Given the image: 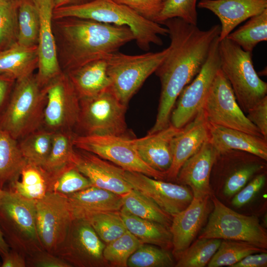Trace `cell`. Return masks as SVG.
Segmentation results:
<instances>
[{
	"mask_svg": "<svg viewBox=\"0 0 267 267\" xmlns=\"http://www.w3.org/2000/svg\"><path fill=\"white\" fill-rule=\"evenodd\" d=\"M219 37L213 41L200 71L183 88L176 101L171 114L170 124L177 129L183 127L203 108L215 77L220 69Z\"/></svg>",
	"mask_w": 267,
	"mask_h": 267,
	"instance_id": "obj_12",
	"label": "cell"
},
{
	"mask_svg": "<svg viewBox=\"0 0 267 267\" xmlns=\"http://www.w3.org/2000/svg\"><path fill=\"white\" fill-rule=\"evenodd\" d=\"M58 58L63 71L105 58L134 40L129 27L75 17L53 20Z\"/></svg>",
	"mask_w": 267,
	"mask_h": 267,
	"instance_id": "obj_2",
	"label": "cell"
},
{
	"mask_svg": "<svg viewBox=\"0 0 267 267\" xmlns=\"http://www.w3.org/2000/svg\"><path fill=\"white\" fill-rule=\"evenodd\" d=\"M174 265L172 255L158 246L142 244L130 257L129 267H170Z\"/></svg>",
	"mask_w": 267,
	"mask_h": 267,
	"instance_id": "obj_40",
	"label": "cell"
},
{
	"mask_svg": "<svg viewBox=\"0 0 267 267\" xmlns=\"http://www.w3.org/2000/svg\"><path fill=\"white\" fill-rule=\"evenodd\" d=\"M85 220L89 222L105 244L120 237L127 231L119 211L96 213Z\"/></svg>",
	"mask_w": 267,
	"mask_h": 267,
	"instance_id": "obj_38",
	"label": "cell"
},
{
	"mask_svg": "<svg viewBox=\"0 0 267 267\" xmlns=\"http://www.w3.org/2000/svg\"><path fill=\"white\" fill-rule=\"evenodd\" d=\"M247 113L248 119L267 140V96L251 108Z\"/></svg>",
	"mask_w": 267,
	"mask_h": 267,
	"instance_id": "obj_48",
	"label": "cell"
},
{
	"mask_svg": "<svg viewBox=\"0 0 267 267\" xmlns=\"http://www.w3.org/2000/svg\"><path fill=\"white\" fill-rule=\"evenodd\" d=\"M45 88L43 127L53 132L72 131L78 121L80 98L67 74L63 71Z\"/></svg>",
	"mask_w": 267,
	"mask_h": 267,
	"instance_id": "obj_15",
	"label": "cell"
},
{
	"mask_svg": "<svg viewBox=\"0 0 267 267\" xmlns=\"http://www.w3.org/2000/svg\"><path fill=\"white\" fill-rule=\"evenodd\" d=\"M263 252H267V250L247 242L222 239L207 266L230 267L248 255Z\"/></svg>",
	"mask_w": 267,
	"mask_h": 267,
	"instance_id": "obj_36",
	"label": "cell"
},
{
	"mask_svg": "<svg viewBox=\"0 0 267 267\" xmlns=\"http://www.w3.org/2000/svg\"><path fill=\"white\" fill-rule=\"evenodd\" d=\"M0 228L10 248L26 258L44 250L37 230L36 201L7 188L0 198Z\"/></svg>",
	"mask_w": 267,
	"mask_h": 267,
	"instance_id": "obj_5",
	"label": "cell"
},
{
	"mask_svg": "<svg viewBox=\"0 0 267 267\" xmlns=\"http://www.w3.org/2000/svg\"><path fill=\"white\" fill-rule=\"evenodd\" d=\"M46 99V88L36 74L16 81L0 114V128L18 140L42 128Z\"/></svg>",
	"mask_w": 267,
	"mask_h": 267,
	"instance_id": "obj_4",
	"label": "cell"
},
{
	"mask_svg": "<svg viewBox=\"0 0 267 267\" xmlns=\"http://www.w3.org/2000/svg\"><path fill=\"white\" fill-rule=\"evenodd\" d=\"M226 37L244 50L252 53L257 44L267 41V9L249 18Z\"/></svg>",
	"mask_w": 267,
	"mask_h": 267,
	"instance_id": "obj_34",
	"label": "cell"
},
{
	"mask_svg": "<svg viewBox=\"0 0 267 267\" xmlns=\"http://www.w3.org/2000/svg\"><path fill=\"white\" fill-rule=\"evenodd\" d=\"M169 52V47L157 52L128 55L116 51L105 59L111 89L117 98L127 105L143 83L155 72Z\"/></svg>",
	"mask_w": 267,
	"mask_h": 267,
	"instance_id": "obj_7",
	"label": "cell"
},
{
	"mask_svg": "<svg viewBox=\"0 0 267 267\" xmlns=\"http://www.w3.org/2000/svg\"></svg>",
	"mask_w": 267,
	"mask_h": 267,
	"instance_id": "obj_57",
	"label": "cell"
},
{
	"mask_svg": "<svg viewBox=\"0 0 267 267\" xmlns=\"http://www.w3.org/2000/svg\"><path fill=\"white\" fill-rule=\"evenodd\" d=\"M92 186L89 179L79 171L73 164L57 174L51 181L49 191L68 195Z\"/></svg>",
	"mask_w": 267,
	"mask_h": 267,
	"instance_id": "obj_42",
	"label": "cell"
},
{
	"mask_svg": "<svg viewBox=\"0 0 267 267\" xmlns=\"http://www.w3.org/2000/svg\"><path fill=\"white\" fill-rule=\"evenodd\" d=\"M222 239L198 238L178 258L176 267H204L217 251Z\"/></svg>",
	"mask_w": 267,
	"mask_h": 267,
	"instance_id": "obj_37",
	"label": "cell"
},
{
	"mask_svg": "<svg viewBox=\"0 0 267 267\" xmlns=\"http://www.w3.org/2000/svg\"><path fill=\"white\" fill-rule=\"evenodd\" d=\"M267 266V252L247 255L230 267H266Z\"/></svg>",
	"mask_w": 267,
	"mask_h": 267,
	"instance_id": "obj_49",
	"label": "cell"
},
{
	"mask_svg": "<svg viewBox=\"0 0 267 267\" xmlns=\"http://www.w3.org/2000/svg\"><path fill=\"white\" fill-rule=\"evenodd\" d=\"M161 25L168 29L171 43L168 55L155 72L161 82V93L155 122L148 134L169 126L179 94L200 71L221 32L219 24L203 30L178 18L167 19Z\"/></svg>",
	"mask_w": 267,
	"mask_h": 267,
	"instance_id": "obj_1",
	"label": "cell"
},
{
	"mask_svg": "<svg viewBox=\"0 0 267 267\" xmlns=\"http://www.w3.org/2000/svg\"><path fill=\"white\" fill-rule=\"evenodd\" d=\"M197 7L210 10L219 18L220 41L240 23L267 9V0H201Z\"/></svg>",
	"mask_w": 267,
	"mask_h": 267,
	"instance_id": "obj_22",
	"label": "cell"
},
{
	"mask_svg": "<svg viewBox=\"0 0 267 267\" xmlns=\"http://www.w3.org/2000/svg\"><path fill=\"white\" fill-rule=\"evenodd\" d=\"M1 262H0V267H1Z\"/></svg>",
	"mask_w": 267,
	"mask_h": 267,
	"instance_id": "obj_56",
	"label": "cell"
},
{
	"mask_svg": "<svg viewBox=\"0 0 267 267\" xmlns=\"http://www.w3.org/2000/svg\"><path fill=\"white\" fill-rule=\"evenodd\" d=\"M210 199L213 211L198 238L242 241L267 249V234L255 216L240 214L228 208L214 194Z\"/></svg>",
	"mask_w": 267,
	"mask_h": 267,
	"instance_id": "obj_8",
	"label": "cell"
},
{
	"mask_svg": "<svg viewBox=\"0 0 267 267\" xmlns=\"http://www.w3.org/2000/svg\"><path fill=\"white\" fill-rule=\"evenodd\" d=\"M74 219H86L100 212L120 211L122 195L93 186L66 195Z\"/></svg>",
	"mask_w": 267,
	"mask_h": 267,
	"instance_id": "obj_25",
	"label": "cell"
},
{
	"mask_svg": "<svg viewBox=\"0 0 267 267\" xmlns=\"http://www.w3.org/2000/svg\"><path fill=\"white\" fill-rule=\"evenodd\" d=\"M209 139L208 121L203 109L174 136L172 143L173 160L166 173V179L176 181L184 163Z\"/></svg>",
	"mask_w": 267,
	"mask_h": 267,
	"instance_id": "obj_20",
	"label": "cell"
},
{
	"mask_svg": "<svg viewBox=\"0 0 267 267\" xmlns=\"http://www.w3.org/2000/svg\"><path fill=\"white\" fill-rule=\"evenodd\" d=\"M72 163L93 186L120 195L133 189L125 178V170L93 153L75 148Z\"/></svg>",
	"mask_w": 267,
	"mask_h": 267,
	"instance_id": "obj_18",
	"label": "cell"
},
{
	"mask_svg": "<svg viewBox=\"0 0 267 267\" xmlns=\"http://www.w3.org/2000/svg\"><path fill=\"white\" fill-rule=\"evenodd\" d=\"M53 133L42 127L18 140L27 163L43 167L50 151Z\"/></svg>",
	"mask_w": 267,
	"mask_h": 267,
	"instance_id": "obj_33",
	"label": "cell"
},
{
	"mask_svg": "<svg viewBox=\"0 0 267 267\" xmlns=\"http://www.w3.org/2000/svg\"><path fill=\"white\" fill-rule=\"evenodd\" d=\"M105 245L87 220L74 219L54 254L72 267H107L103 255Z\"/></svg>",
	"mask_w": 267,
	"mask_h": 267,
	"instance_id": "obj_14",
	"label": "cell"
},
{
	"mask_svg": "<svg viewBox=\"0 0 267 267\" xmlns=\"http://www.w3.org/2000/svg\"><path fill=\"white\" fill-rule=\"evenodd\" d=\"M19 0L0 2V51L17 42Z\"/></svg>",
	"mask_w": 267,
	"mask_h": 267,
	"instance_id": "obj_41",
	"label": "cell"
},
{
	"mask_svg": "<svg viewBox=\"0 0 267 267\" xmlns=\"http://www.w3.org/2000/svg\"><path fill=\"white\" fill-rule=\"evenodd\" d=\"M142 244L127 230L120 237L106 244L103 258L108 266L127 267L129 258Z\"/></svg>",
	"mask_w": 267,
	"mask_h": 267,
	"instance_id": "obj_39",
	"label": "cell"
},
{
	"mask_svg": "<svg viewBox=\"0 0 267 267\" xmlns=\"http://www.w3.org/2000/svg\"><path fill=\"white\" fill-rule=\"evenodd\" d=\"M1 267H27L26 258L13 249L1 257Z\"/></svg>",
	"mask_w": 267,
	"mask_h": 267,
	"instance_id": "obj_51",
	"label": "cell"
},
{
	"mask_svg": "<svg viewBox=\"0 0 267 267\" xmlns=\"http://www.w3.org/2000/svg\"><path fill=\"white\" fill-rule=\"evenodd\" d=\"M220 68L245 113L267 93V84L256 72L252 53L244 50L227 37L219 41Z\"/></svg>",
	"mask_w": 267,
	"mask_h": 267,
	"instance_id": "obj_6",
	"label": "cell"
},
{
	"mask_svg": "<svg viewBox=\"0 0 267 267\" xmlns=\"http://www.w3.org/2000/svg\"><path fill=\"white\" fill-rule=\"evenodd\" d=\"M2 190V189H1L0 188V195H1V193Z\"/></svg>",
	"mask_w": 267,
	"mask_h": 267,
	"instance_id": "obj_55",
	"label": "cell"
},
{
	"mask_svg": "<svg viewBox=\"0 0 267 267\" xmlns=\"http://www.w3.org/2000/svg\"><path fill=\"white\" fill-rule=\"evenodd\" d=\"M119 211L127 229L142 244L155 245L166 250L172 248V237L169 227L139 218L122 208Z\"/></svg>",
	"mask_w": 267,
	"mask_h": 267,
	"instance_id": "obj_28",
	"label": "cell"
},
{
	"mask_svg": "<svg viewBox=\"0 0 267 267\" xmlns=\"http://www.w3.org/2000/svg\"><path fill=\"white\" fill-rule=\"evenodd\" d=\"M74 134L72 131L53 133L50 151L42 168L54 177L73 164Z\"/></svg>",
	"mask_w": 267,
	"mask_h": 267,
	"instance_id": "obj_31",
	"label": "cell"
},
{
	"mask_svg": "<svg viewBox=\"0 0 267 267\" xmlns=\"http://www.w3.org/2000/svg\"><path fill=\"white\" fill-rule=\"evenodd\" d=\"M122 208L139 218L157 222L168 227L173 217L151 199L132 189L122 195Z\"/></svg>",
	"mask_w": 267,
	"mask_h": 267,
	"instance_id": "obj_32",
	"label": "cell"
},
{
	"mask_svg": "<svg viewBox=\"0 0 267 267\" xmlns=\"http://www.w3.org/2000/svg\"><path fill=\"white\" fill-rule=\"evenodd\" d=\"M124 4L144 19L158 23L167 0H114Z\"/></svg>",
	"mask_w": 267,
	"mask_h": 267,
	"instance_id": "obj_45",
	"label": "cell"
},
{
	"mask_svg": "<svg viewBox=\"0 0 267 267\" xmlns=\"http://www.w3.org/2000/svg\"><path fill=\"white\" fill-rule=\"evenodd\" d=\"M203 109L209 122L263 137L241 109L221 68L215 77Z\"/></svg>",
	"mask_w": 267,
	"mask_h": 267,
	"instance_id": "obj_11",
	"label": "cell"
},
{
	"mask_svg": "<svg viewBox=\"0 0 267 267\" xmlns=\"http://www.w3.org/2000/svg\"><path fill=\"white\" fill-rule=\"evenodd\" d=\"M89 0H54V8L81 4L86 2L89 1Z\"/></svg>",
	"mask_w": 267,
	"mask_h": 267,
	"instance_id": "obj_52",
	"label": "cell"
},
{
	"mask_svg": "<svg viewBox=\"0 0 267 267\" xmlns=\"http://www.w3.org/2000/svg\"><path fill=\"white\" fill-rule=\"evenodd\" d=\"M15 82L10 77L0 74V114L7 103Z\"/></svg>",
	"mask_w": 267,
	"mask_h": 267,
	"instance_id": "obj_50",
	"label": "cell"
},
{
	"mask_svg": "<svg viewBox=\"0 0 267 267\" xmlns=\"http://www.w3.org/2000/svg\"><path fill=\"white\" fill-rule=\"evenodd\" d=\"M17 43L26 46L38 44L39 16L33 0H19Z\"/></svg>",
	"mask_w": 267,
	"mask_h": 267,
	"instance_id": "obj_35",
	"label": "cell"
},
{
	"mask_svg": "<svg viewBox=\"0 0 267 267\" xmlns=\"http://www.w3.org/2000/svg\"><path fill=\"white\" fill-rule=\"evenodd\" d=\"M218 155L209 139L184 163L176 181L189 187L194 197L210 196V176Z\"/></svg>",
	"mask_w": 267,
	"mask_h": 267,
	"instance_id": "obj_21",
	"label": "cell"
},
{
	"mask_svg": "<svg viewBox=\"0 0 267 267\" xmlns=\"http://www.w3.org/2000/svg\"><path fill=\"white\" fill-rule=\"evenodd\" d=\"M73 144L76 148L93 153L125 171L166 179L165 174L154 170L140 158L132 138L128 136L75 134Z\"/></svg>",
	"mask_w": 267,
	"mask_h": 267,
	"instance_id": "obj_10",
	"label": "cell"
},
{
	"mask_svg": "<svg viewBox=\"0 0 267 267\" xmlns=\"http://www.w3.org/2000/svg\"><path fill=\"white\" fill-rule=\"evenodd\" d=\"M38 63V45L26 46L16 42L0 51V74L15 81L32 75Z\"/></svg>",
	"mask_w": 267,
	"mask_h": 267,
	"instance_id": "obj_27",
	"label": "cell"
},
{
	"mask_svg": "<svg viewBox=\"0 0 267 267\" xmlns=\"http://www.w3.org/2000/svg\"><path fill=\"white\" fill-rule=\"evenodd\" d=\"M266 179L265 174L256 176L246 186L235 194L232 200V205L240 208L248 203L263 187Z\"/></svg>",
	"mask_w": 267,
	"mask_h": 267,
	"instance_id": "obj_46",
	"label": "cell"
},
{
	"mask_svg": "<svg viewBox=\"0 0 267 267\" xmlns=\"http://www.w3.org/2000/svg\"><path fill=\"white\" fill-rule=\"evenodd\" d=\"M27 162L18 141L0 128V188L4 189L19 179Z\"/></svg>",
	"mask_w": 267,
	"mask_h": 267,
	"instance_id": "obj_29",
	"label": "cell"
},
{
	"mask_svg": "<svg viewBox=\"0 0 267 267\" xmlns=\"http://www.w3.org/2000/svg\"><path fill=\"white\" fill-rule=\"evenodd\" d=\"M39 16L38 44L39 63L36 78L45 87L59 76L62 71L59 62L53 31L54 0H33Z\"/></svg>",
	"mask_w": 267,
	"mask_h": 267,
	"instance_id": "obj_17",
	"label": "cell"
},
{
	"mask_svg": "<svg viewBox=\"0 0 267 267\" xmlns=\"http://www.w3.org/2000/svg\"><path fill=\"white\" fill-rule=\"evenodd\" d=\"M210 196L193 197L188 206L173 216L170 230L173 254L178 258L193 242L210 210Z\"/></svg>",
	"mask_w": 267,
	"mask_h": 267,
	"instance_id": "obj_19",
	"label": "cell"
},
{
	"mask_svg": "<svg viewBox=\"0 0 267 267\" xmlns=\"http://www.w3.org/2000/svg\"><path fill=\"white\" fill-rule=\"evenodd\" d=\"M197 0H167L158 23L167 19L178 18L190 24H197Z\"/></svg>",
	"mask_w": 267,
	"mask_h": 267,
	"instance_id": "obj_43",
	"label": "cell"
},
{
	"mask_svg": "<svg viewBox=\"0 0 267 267\" xmlns=\"http://www.w3.org/2000/svg\"><path fill=\"white\" fill-rule=\"evenodd\" d=\"M20 177L21 180L19 179L15 181L6 188L34 201L42 199L48 192L52 179V176L42 167L27 162L22 170Z\"/></svg>",
	"mask_w": 267,
	"mask_h": 267,
	"instance_id": "obj_30",
	"label": "cell"
},
{
	"mask_svg": "<svg viewBox=\"0 0 267 267\" xmlns=\"http://www.w3.org/2000/svg\"><path fill=\"white\" fill-rule=\"evenodd\" d=\"M65 72L80 99L95 96L111 89L105 58Z\"/></svg>",
	"mask_w": 267,
	"mask_h": 267,
	"instance_id": "obj_26",
	"label": "cell"
},
{
	"mask_svg": "<svg viewBox=\"0 0 267 267\" xmlns=\"http://www.w3.org/2000/svg\"><path fill=\"white\" fill-rule=\"evenodd\" d=\"M127 105L121 102L111 89L95 96L80 99L76 127L82 134L127 136Z\"/></svg>",
	"mask_w": 267,
	"mask_h": 267,
	"instance_id": "obj_9",
	"label": "cell"
},
{
	"mask_svg": "<svg viewBox=\"0 0 267 267\" xmlns=\"http://www.w3.org/2000/svg\"><path fill=\"white\" fill-rule=\"evenodd\" d=\"M125 177L133 189L152 200L172 217L185 209L193 197L192 191L184 185L127 171Z\"/></svg>",
	"mask_w": 267,
	"mask_h": 267,
	"instance_id": "obj_16",
	"label": "cell"
},
{
	"mask_svg": "<svg viewBox=\"0 0 267 267\" xmlns=\"http://www.w3.org/2000/svg\"><path fill=\"white\" fill-rule=\"evenodd\" d=\"M209 141L218 154L231 150L245 152L267 160V140L262 137L208 121Z\"/></svg>",
	"mask_w": 267,
	"mask_h": 267,
	"instance_id": "obj_24",
	"label": "cell"
},
{
	"mask_svg": "<svg viewBox=\"0 0 267 267\" xmlns=\"http://www.w3.org/2000/svg\"><path fill=\"white\" fill-rule=\"evenodd\" d=\"M179 130L170 124L144 137L132 138V141L140 158L148 166L166 175L172 163V140Z\"/></svg>",
	"mask_w": 267,
	"mask_h": 267,
	"instance_id": "obj_23",
	"label": "cell"
},
{
	"mask_svg": "<svg viewBox=\"0 0 267 267\" xmlns=\"http://www.w3.org/2000/svg\"><path fill=\"white\" fill-rule=\"evenodd\" d=\"M263 168L262 164L252 163L243 166L232 172L225 180L223 192L231 196L240 190L250 178Z\"/></svg>",
	"mask_w": 267,
	"mask_h": 267,
	"instance_id": "obj_44",
	"label": "cell"
},
{
	"mask_svg": "<svg viewBox=\"0 0 267 267\" xmlns=\"http://www.w3.org/2000/svg\"><path fill=\"white\" fill-rule=\"evenodd\" d=\"M26 263L28 267H72L63 259L45 250L27 258Z\"/></svg>",
	"mask_w": 267,
	"mask_h": 267,
	"instance_id": "obj_47",
	"label": "cell"
},
{
	"mask_svg": "<svg viewBox=\"0 0 267 267\" xmlns=\"http://www.w3.org/2000/svg\"><path fill=\"white\" fill-rule=\"evenodd\" d=\"M13 0H0V2H9Z\"/></svg>",
	"mask_w": 267,
	"mask_h": 267,
	"instance_id": "obj_54",
	"label": "cell"
},
{
	"mask_svg": "<svg viewBox=\"0 0 267 267\" xmlns=\"http://www.w3.org/2000/svg\"><path fill=\"white\" fill-rule=\"evenodd\" d=\"M10 247L6 242L2 231L0 228V256L1 257L10 250Z\"/></svg>",
	"mask_w": 267,
	"mask_h": 267,
	"instance_id": "obj_53",
	"label": "cell"
},
{
	"mask_svg": "<svg viewBox=\"0 0 267 267\" xmlns=\"http://www.w3.org/2000/svg\"><path fill=\"white\" fill-rule=\"evenodd\" d=\"M37 227L44 250L54 254L74 220L66 195L49 191L36 201Z\"/></svg>",
	"mask_w": 267,
	"mask_h": 267,
	"instance_id": "obj_13",
	"label": "cell"
},
{
	"mask_svg": "<svg viewBox=\"0 0 267 267\" xmlns=\"http://www.w3.org/2000/svg\"><path fill=\"white\" fill-rule=\"evenodd\" d=\"M68 17L91 19L130 28L137 46L147 51L151 44H163L159 35L167 36L168 29L147 20L127 6L114 0H90L85 3L54 9L53 20Z\"/></svg>",
	"mask_w": 267,
	"mask_h": 267,
	"instance_id": "obj_3",
	"label": "cell"
}]
</instances>
